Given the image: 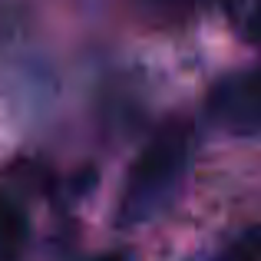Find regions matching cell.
<instances>
[{"label":"cell","mask_w":261,"mask_h":261,"mask_svg":"<svg viewBox=\"0 0 261 261\" xmlns=\"http://www.w3.org/2000/svg\"><path fill=\"white\" fill-rule=\"evenodd\" d=\"M27 245V215L7 192H0V261H20Z\"/></svg>","instance_id":"cell-2"},{"label":"cell","mask_w":261,"mask_h":261,"mask_svg":"<svg viewBox=\"0 0 261 261\" xmlns=\"http://www.w3.org/2000/svg\"><path fill=\"white\" fill-rule=\"evenodd\" d=\"M189 126H182V122H166L139 149L136 162L126 172L119 212H116L122 228H139V225L159 218L172 205V198L182 189L185 169H189Z\"/></svg>","instance_id":"cell-1"}]
</instances>
